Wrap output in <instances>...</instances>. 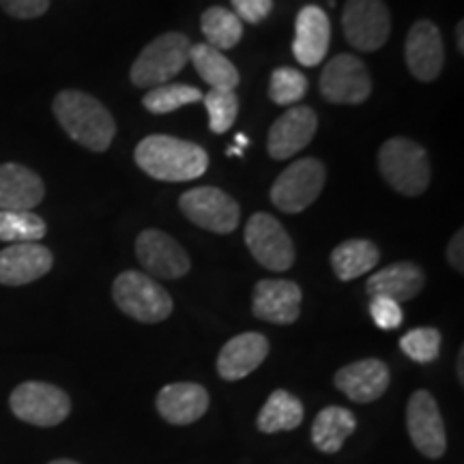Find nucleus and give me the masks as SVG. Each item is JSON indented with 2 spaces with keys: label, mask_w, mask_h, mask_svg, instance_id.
I'll return each mask as SVG.
<instances>
[{
  "label": "nucleus",
  "mask_w": 464,
  "mask_h": 464,
  "mask_svg": "<svg viewBox=\"0 0 464 464\" xmlns=\"http://www.w3.org/2000/svg\"><path fill=\"white\" fill-rule=\"evenodd\" d=\"M400 348L409 359L417 363H430L440 353V334L434 327H417L402 335Z\"/></svg>",
  "instance_id": "nucleus-33"
},
{
  "label": "nucleus",
  "mask_w": 464,
  "mask_h": 464,
  "mask_svg": "<svg viewBox=\"0 0 464 464\" xmlns=\"http://www.w3.org/2000/svg\"><path fill=\"white\" fill-rule=\"evenodd\" d=\"M329 44H332V22L316 5H307L297 14L295 22V58L304 67H316L327 56Z\"/></svg>",
  "instance_id": "nucleus-19"
},
{
  "label": "nucleus",
  "mask_w": 464,
  "mask_h": 464,
  "mask_svg": "<svg viewBox=\"0 0 464 464\" xmlns=\"http://www.w3.org/2000/svg\"><path fill=\"white\" fill-rule=\"evenodd\" d=\"M381 260L379 247L368 239H348L332 252V266L342 282L357 280L374 269Z\"/></svg>",
  "instance_id": "nucleus-25"
},
{
  "label": "nucleus",
  "mask_w": 464,
  "mask_h": 464,
  "mask_svg": "<svg viewBox=\"0 0 464 464\" xmlns=\"http://www.w3.org/2000/svg\"><path fill=\"white\" fill-rule=\"evenodd\" d=\"M464 232L458 230L454 237H451L450 247H448V260L450 265L454 266L458 274H464Z\"/></svg>",
  "instance_id": "nucleus-37"
},
{
  "label": "nucleus",
  "mask_w": 464,
  "mask_h": 464,
  "mask_svg": "<svg viewBox=\"0 0 464 464\" xmlns=\"http://www.w3.org/2000/svg\"><path fill=\"white\" fill-rule=\"evenodd\" d=\"M327 181V170L323 161L304 158L290 164L271 188V202L282 213H301L312 202L318 200Z\"/></svg>",
  "instance_id": "nucleus-7"
},
{
  "label": "nucleus",
  "mask_w": 464,
  "mask_h": 464,
  "mask_svg": "<svg viewBox=\"0 0 464 464\" xmlns=\"http://www.w3.org/2000/svg\"><path fill=\"white\" fill-rule=\"evenodd\" d=\"M9 406L17 420L37 428L58 426L72 413V400L67 393L61 387L42 381L17 385L9 398Z\"/></svg>",
  "instance_id": "nucleus-6"
},
{
  "label": "nucleus",
  "mask_w": 464,
  "mask_h": 464,
  "mask_svg": "<svg viewBox=\"0 0 464 464\" xmlns=\"http://www.w3.org/2000/svg\"><path fill=\"white\" fill-rule=\"evenodd\" d=\"M274 9V0H232V14L247 24H260Z\"/></svg>",
  "instance_id": "nucleus-35"
},
{
  "label": "nucleus",
  "mask_w": 464,
  "mask_h": 464,
  "mask_svg": "<svg viewBox=\"0 0 464 464\" xmlns=\"http://www.w3.org/2000/svg\"><path fill=\"white\" fill-rule=\"evenodd\" d=\"M54 256L42 243H11L0 252V284L24 286L48 276Z\"/></svg>",
  "instance_id": "nucleus-17"
},
{
  "label": "nucleus",
  "mask_w": 464,
  "mask_h": 464,
  "mask_svg": "<svg viewBox=\"0 0 464 464\" xmlns=\"http://www.w3.org/2000/svg\"><path fill=\"white\" fill-rule=\"evenodd\" d=\"M406 428L415 450L437 460L448 450V434L439 404L430 392L417 390L406 406Z\"/></svg>",
  "instance_id": "nucleus-12"
},
{
  "label": "nucleus",
  "mask_w": 464,
  "mask_h": 464,
  "mask_svg": "<svg viewBox=\"0 0 464 464\" xmlns=\"http://www.w3.org/2000/svg\"><path fill=\"white\" fill-rule=\"evenodd\" d=\"M301 421H304L301 400L286 390H276L260 409L256 426L260 432L276 434L295 430L301 426Z\"/></svg>",
  "instance_id": "nucleus-26"
},
{
  "label": "nucleus",
  "mask_w": 464,
  "mask_h": 464,
  "mask_svg": "<svg viewBox=\"0 0 464 464\" xmlns=\"http://www.w3.org/2000/svg\"><path fill=\"white\" fill-rule=\"evenodd\" d=\"M136 256L149 276L160 280H179L191 269L185 249L161 230H144L136 239Z\"/></svg>",
  "instance_id": "nucleus-13"
},
{
  "label": "nucleus",
  "mask_w": 464,
  "mask_h": 464,
  "mask_svg": "<svg viewBox=\"0 0 464 464\" xmlns=\"http://www.w3.org/2000/svg\"><path fill=\"white\" fill-rule=\"evenodd\" d=\"M379 170L402 196H420L430 185V160L426 149L409 138H392L379 150Z\"/></svg>",
  "instance_id": "nucleus-3"
},
{
  "label": "nucleus",
  "mask_w": 464,
  "mask_h": 464,
  "mask_svg": "<svg viewBox=\"0 0 464 464\" xmlns=\"http://www.w3.org/2000/svg\"><path fill=\"white\" fill-rule=\"evenodd\" d=\"M48 232L44 218L33 211H0V241L39 243Z\"/></svg>",
  "instance_id": "nucleus-29"
},
{
  "label": "nucleus",
  "mask_w": 464,
  "mask_h": 464,
  "mask_svg": "<svg viewBox=\"0 0 464 464\" xmlns=\"http://www.w3.org/2000/svg\"><path fill=\"white\" fill-rule=\"evenodd\" d=\"M342 28L353 48L359 52H376L390 37V9L382 0H346Z\"/></svg>",
  "instance_id": "nucleus-9"
},
{
  "label": "nucleus",
  "mask_w": 464,
  "mask_h": 464,
  "mask_svg": "<svg viewBox=\"0 0 464 464\" xmlns=\"http://www.w3.org/2000/svg\"><path fill=\"white\" fill-rule=\"evenodd\" d=\"M426 276H423L421 266L415 263H393L385 269L376 271L365 282V290L370 297H387L396 304L417 297L421 293Z\"/></svg>",
  "instance_id": "nucleus-23"
},
{
  "label": "nucleus",
  "mask_w": 464,
  "mask_h": 464,
  "mask_svg": "<svg viewBox=\"0 0 464 464\" xmlns=\"http://www.w3.org/2000/svg\"><path fill=\"white\" fill-rule=\"evenodd\" d=\"M179 207L185 218L198 228L230 235L237 230L241 219V208L232 196L219 188H194L179 198Z\"/></svg>",
  "instance_id": "nucleus-8"
},
{
  "label": "nucleus",
  "mask_w": 464,
  "mask_h": 464,
  "mask_svg": "<svg viewBox=\"0 0 464 464\" xmlns=\"http://www.w3.org/2000/svg\"><path fill=\"white\" fill-rule=\"evenodd\" d=\"M119 310L133 321L155 324L172 314V297L153 277L140 271H123L112 284Z\"/></svg>",
  "instance_id": "nucleus-4"
},
{
  "label": "nucleus",
  "mask_w": 464,
  "mask_h": 464,
  "mask_svg": "<svg viewBox=\"0 0 464 464\" xmlns=\"http://www.w3.org/2000/svg\"><path fill=\"white\" fill-rule=\"evenodd\" d=\"M456 44H458V52L464 54V22H458L456 26Z\"/></svg>",
  "instance_id": "nucleus-38"
},
{
  "label": "nucleus",
  "mask_w": 464,
  "mask_h": 464,
  "mask_svg": "<svg viewBox=\"0 0 464 464\" xmlns=\"http://www.w3.org/2000/svg\"><path fill=\"white\" fill-rule=\"evenodd\" d=\"M266 355H269V340L263 334L247 332L235 335L219 351L218 374L224 381H241L260 368Z\"/></svg>",
  "instance_id": "nucleus-21"
},
{
  "label": "nucleus",
  "mask_w": 464,
  "mask_h": 464,
  "mask_svg": "<svg viewBox=\"0 0 464 464\" xmlns=\"http://www.w3.org/2000/svg\"><path fill=\"white\" fill-rule=\"evenodd\" d=\"M226 155H228V158H232V155H235V158H243V149L230 147L228 150H226Z\"/></svg>",
  "instance_id": "nucleus-41"
},
{
  "label": "nucleus",
  "mask_w": 464,
  "mask_h": 464,
  "mask_svg": "<svg viewBox=\"0 0 464 464\" xmlns=\"http://www.w3.org/2000/svg\"><path fill=\"white\" fill-rule=\"evenodd\" d=\"M246 246L269 271H288L295 265V246L277 218L254 213L246 226Z\"/></svg>",
  "instance_id": "nucleus-10"
},
{
  "label": "nucleus",
  "mask_w": 464,
  "mask_h": 464,
  "mask_svg": "<svg viewBox=\"0 0 464 464\" xmlns=\"http://www.w3.org/2000/svg\"><path fill=\"white\" fill-rule=\"evenodd\" d=\"M304 293L290 280H260L254 288L252 312L260 321L293 324L301 314Z\"/></svg>",
  "instance_id": "nucleus-18"
},
{
  "label": "nucleus",
  "mask_w": 464,
  "mask_h": 464,
  "mask_svg": "<svg viewBox=\"0 0 464 464\" xmlns=\"http://www.w3.org/2000/svg\"><path fill=\"white\" fill-rule=\"evenodd\" d=\"M48 464H80V462L67 460V458H61V460H52V462H48Z\"/></svg>",
  "instance_id": "nucleus-42"
},
{
  "label": "nucleus",
  "mask_w": 464,
  "mask_h": 464,
  "mask_svg": "<svg viewBox=\"0 0 464 464\" xmlns=\"http://www.w3.org/2000/svg\"><path fill=\"white\" fill-rule=\"evenodd\" d=\"M189 63L211 89L235 91L239 84V72L222 52L208 44H191Z\"/></svg>",
  "instance_id": "nucleus-27"
},
{
  "label": "nucleus",
  "mask_w": 464,
  "mask_h": 464,
  "mask_svg": "<svg viewBox=\"0 0 464 464\" xmlns=\"http://www.w3.org/2000/svg\"><path fill=\"white\" fill-rule=\"evenodd\" d=\"M307 92V78L295 67H277L271 73L269 97L277 106H293Z\"/></svg>",
  "instance_id": "nucleus-32"
},
{
  "label": "nucleus",
  "mask_w": 464,
  "mask_h": 464,
  "mask_svg": "<svg viewBox=\"0 0 464 464\" xmlns=\"http://www.w3.org/2000/svg\"><path fill=\"white\" fill-rule=\"evenodd\" d=\"M202 102H205L211 131L224 133L235 125L237 112H239V100H237L235 91L211 89L202 97Z\"/></svg>",
  "instance_id": "nucleus-31"
},
{
  "label": "nucleus",
  "mask_w": 464,
  "mask_h": 464,
  "mask_svg": "<svg viewBox=\"0 0 464 464\" xmlns=\"http://www.w3.org/2000/svg\"><path fill=\"white\" fill-rule=\"evenodd\" d=\"M133 158L142 172L166 183L194 181L208 168L205 149L174 136H147L136 147Z\"/></svg>",
  "instance_id": "nucleus-1"
},
{
  "label": "nucleus",
  "mask_w": 464,
  "mask_h": 464,
  "mask_svg": "<svg viewBox=\"0 0 464 464\" xmlns=\"http://www.w3.org/2000/svg\"><path fill=\"white\" fill-rule=\"evenodd\" d=\"M355 428V415L344 406H324L312 423V443L323 454H338Z\"/></svg>",
  "instance_id": "nucleus-24"
},
{
  "label": "nucleus",
  "mask_w": 464,
  "mask_h": 464,
  "mask_svg": "<svg viewBox=\"0 0 464 464\" xmlns=\"http://www.w3.org/2000/svg\"><path fill=\"white\" fill-rule=\"evenodd\" d=\"M370 314H372L376 327L385 329V332L398 329L404 321L402 307L387 297H372V301H370Z\"/></svg>",
  "instance_id": "nucleus-34"
},
{
  "label": "nucleus",
  "mask_w": 464,
  "mask_h": 464,
  "mask_svg": "<svg viewBox=\"0 0 464 464\" xmlns=\"http://www.w3.org/2000/svg\"><path fill=\"white\" fill-rule=\"evenodd\" d=\"M237 144L235 147H239V149H246V147H249V138L247 136H243V133H237Z\"/></svg>",
  "instance_id": "nucleus-39"
},
{
  "label": "nucleus",
  "mask_w": 464,
  "mask_h": 464,
  "mask_svg": "<svg viewBox=\"0 0 464 464\" xmlns=\"http://www.w3.org/2000/svg\"><path fill=\"white\" fill-rule=\"evenodd\" d=\"M0 7L17 20H34L48 11L50 0H0Z\"/></svg>",
  "instance_id": "nucleus-36"
},
{
  "label": "nucleus",
  "mask_w": 464,
  "mask_h": 464,
  "mask_svg": "<svg viewBox=\"0 0 464 464\" xmlns=\"http://www.w3.org/2000/svg\"><path fill=\"white\" fill-rule=\"evenodd\" d=\"M191 42L181 33H164L140 52L131 67V82L138 89L168 84L189 63Z\"/></svg>",
  "instance_id": "nucleus-5"
},
{
  "label": "nucleus",
  "mask_w": 464,
  "mask_h": 464,
  "mask_svg": "<svg viewBox=\"0 0 464 464\" xmlns=\"http://www.w3.org/2000/svg\"><path fill=\"white\" fill-rule=\"evenodd\" d=\"M56 121L73 142L103 153L114 140L116 123L100 100L82 91H63L52 103Z\"/></svg>",
  "instance_id": "nucleus-2"
},
{
  "label": "nucleus",
  "mask_w": 464,
  "mask_h": 464,
  "mask_svg": "<svg viewBox=\"0 0 464 464\" xmlns=\"http://www.w3.org/2000/svg\"><path fill=\"white\" fill-rule=\"evenodd\" d=\"M202 34L207 44L216 50H232L243 37V22L232 11L224 7H211L202 14Z\"/></svg>",
  "instance_id": "nucleus-28"
},
{
  "label": "nucleus",
  "mask_w": 464,
  "mask_h": 464,
  "mask_svg": "<svg viewBox=\"0 0 464 464\" xmlns=\"http://www.w3.org/2000/svg\"><path fill=\"white\" fill-rule=\"evenodd\" d=\"M404 56L409 72L413 73L420 82H432L443 72L445 50L443 37H440L439 26L430 20L415 22L409 31L404 45Z\"/></svg>",
  "instance_id": "nucleus-14"
},
{
  "label": "nucleus",
  "mask_w": 464,
  "mask_h": 464,
  "mask_svg": "<svg viewBox=\"0 0 464 464\" xmlns=\"http://www.w3.org/2000/svg\"><path fill=\"white\" fill-rule=\"evenodd\" d=\"M390 368L381 359H359L340 368L334 376L335 387L348 400L357 404H370L379 400L390 387Z\"/></svg>",
  "instance_id": "nucleus-15"
},
{
  "label": "nucleus",
  "mask_w": 464,
  "mask_h": 464,
  "mask_svg": "<svg viewBox=\"0 0 464 464\" xmlns=\"http://www.w3.org/2000/svg\"><path fill=\"white\" fill-rule=\"evenodd\" d=\"M45 185L22 164H0V211H31L44 200Z\"/></svg>",
  "instance_id": "nucleus-22"
},
{
  "label": "nucleus",
  "mask_w": 464,
  "mask_h": 464,
  "mask_svg": "<svg viewBox=\"0 0 464 464\" xmlns=\"http://www.w3.org/2000/svg\"><path fill=\"white\" fill-rule=\"evenodd\" d=\"M462 363H464V353L460 351V357H458V379H460V382H464V370H462Z\"/></svg>",
  "instance_id": "nucleus-40"
},
{
  "label": "nucleus",
  "mask_w": 464,
  "mask_h": 464,
  "mask_svg": "<svg viewBox=\"0 0 464 464\" xmlns=\"http://www.w3.org/2000/svg\"><path fill=\"white\" fill-rule=\"evenodd\" d=\"M321 92L324 100L332 103L359 106L372 92V80L357 56L338 54L323 69Z\"/></svg>",
  "instance_id": "nucleus-11"
},
{
  "label": "nucleus",
  "mask_w": 464,
  "mask_h": 464,
  "mask_svg": "<svg viewBox=\"0 0 464 464\" xmlns=\"http://www.w3.org/2000/svg\"><path fill=\"white\" fill-rule=\"evenodd\" d=\"M202 92L194 86L188 84H164L155 86L147 92V97L142 100V106L149 110L150 114H170L174 110L189 106L202 100Z\"/></svg>",
  "instance_id": "nucleus-30"
},
{
  "label": "nucleus",
  "mask_w": 464,
  "mask_h": 464,
  "mask_svg": "<svg viewBox=\"0 0 464 464\" xmlns=\"http://www.w3.org/2000/svg\"><path fill=\"white\" fill-rule=\"evenodd\" d=\"M208 392L198 382H172L158 393V413L172 426H189L208 411Z\"/></svg>",
  "instance_id": "nucleus-20"
},
{
  "label": "nucleus",
  "mask_w": 464,
  "mask_h": 464,
  "mask_svg": "<svg viewBox=\"0 0 464 464\" xmlns=\"http://www.w3.org/2000/svg\"><path fill=\"white\" fill-rule=\"evenodd\" d=\"M318 130V119L314 110L307 106H295L284 112L280 119L271 125L266 149L274 160H288L297 155L312 142Z\"/></svg>",
  "instance_id": "nucleus-16"
}]
</instances>
